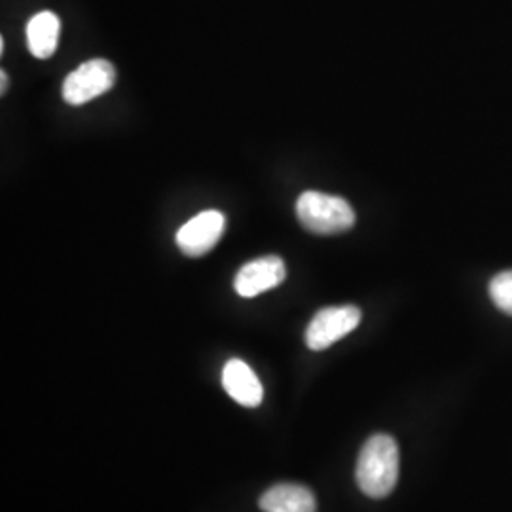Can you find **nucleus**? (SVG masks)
Here are the masks:
<instances>
[{
  "instance_id": "nucleus-9",
  "label": "nucleus",
  "mask_w": 512,
  "mask_h": 512,
  "mask_svg": "<svg viewBox=\"0 0 512 512\" xmlns=\"http://www.w3.org/2000/svg\"><path fill=\"white\" fill-rule=\"evenodd\" d=\"M61 33V21L54 12H40L27 23V46L38 59L55 54Z\"/></svg>"
},
{
  "instance_id": "nucleus-4",
  "label": "nucleus",
  "mask_w": 512,
  "mask_h": 512,
  "mask_svg": "<svg viewBox=\"0 0 512 512\" xmlns=\"http://www.w3.org/2000/svg\"><path fill=\"white\" fill-rule=\"evenodd\" d=\"M361 310L355 306H338L317 311L306 329V346L323 351L359 327Z\"/></svg>"
},
{
  "instance_id": "nucleus-3",
  "label": "nucleus",
  "mask_w": 512,
  "mask_h": 512,
  "mask_svg": "<svg viewBox=\"0 0 512 512\" xmlns=\"http://www.w3.org/2000/svg\"><path fill=\"white\" fill-rule=\"evenodd\" d=\"M116 69L107 59H92L74 69L63 82V99L69 105H84L114 88Z\"/></svg>"
},
{
  "instance_id": "nucleus-11",
  "label": "nucleus",
  "mask_w": 512,
  "mask_h": 512,
  "mask_svg": "<svg viewBox=\"0 0 512 512\" xmlns=\"http://www.w3.org/2000/svg\"><path fill=\"white\" fill-rule=\"evenodd\" d=\"M0 93H6V90H8V74H6V71H0Z\"/></svg>"
},
{
  "instance_id": "nucleus-6",
  "label": "nucleus",
  "mask_w": 512,
  "mask_h": 512,
  "mask_svg": "<svg viewBox=\"0 0 512 512\" xmlns=\"http://www.w3.org/2000/svg\"><path fill=\"white\" fill-rule=\"evenodd\" d=\"M287 277L285 262L279 256L270 255L247 262L234 279V289L241 298H255L258 294L279 287Z\"/></svg>"
},
{
  "instance_id": "nucleus-10",
  "label": "nucleus",
  "mask_w": 512,
  "mask_h": 512,
  "mask_svg": "<svg viewBox=\"0 0 512 512\" xmlns=\"http://www.w3.org/2000/svg\"><path fill=\"white\" fill-rule=\"evenodd\" d=\"M490 296L499 310L512 315V270L495 275L490 283Z\"/></svg>"
},
{
  "instance_id": "nucleus-2",
  "label": "nucleus",
  "mask_w": 512,
  "mask_h": 512,
  "mask_svg": "<svg viewBox=\"0 0 512 512\" xmlns=\"http://www.w3.org/2000/svg\"><path fill=\"white\" fill-rule=\"evenodd\" d=\"M300 224L317 236L344 234L355 224V211L344 198L308 190L296 202Z\"/></svg>"
},
{
  "instance_id": "nucleus-5",
  "label": "nucleus",
  "mask_w": 512,
  "mask_h": 512,
  "mask_svg": "<svg viewBox=\"0 0 512 512\" xmlns=\"http://www.w3.org/2000/svg\"><path fill=\"white\" fill-rule=\"evenodd\" d=\"M224 228L226 217L220 211H203L177 232V245L186 256L207 255L219 243Z\"/></svg>"
},
{
  "instance_id": "nucleus-7",
  "label": "nucleus",
  "mask_w": 512,
  "mask_h": 512,
  "mask_svg": "<svg viewBox=\"0 0 512 512\" xmlns=\"http://www.w3.org/2000/svg\"><path fill=\"white\" fill-rule=\"evenodd\" d=\"M222 385L226 393L241 406L255 408L262 403V397H264L262 384L256 378L253 368L243 363L241 359H232L226 363L222 370Z\"/></svg>"
},
{
  "instance_id": "nucleus-8",
  "label": "nucleus",
  "mask_w": 512,
  "mask_h": 512,
  "mask_svg": "<svg viewBox=\"0 0 512 512\" xmlns=\"http://www.w3.org/2000/svg\"><path fill=\"white\" fill-rule=\"evenodd\" d=\"M264 512H315V497L306 486L277 484L260 497Z\"/></svg>"
},
{
  "instance_id": "nucleus-1",
  "label": "nucleus",
  "mask_w": 512,
  "mask_h": 512,
  "mask_svg": "<svg viewBox=\"0 0 512 512\" xmlns=\"http://www.w3.org/2000/svg\"><path fill=\"white\" fill-rule=\"evenodd\" d=\"M357 484L368 497L391 494L399 480V446L389 435L366 440L357 461Z\"/></svg>"
}]
</instances>
